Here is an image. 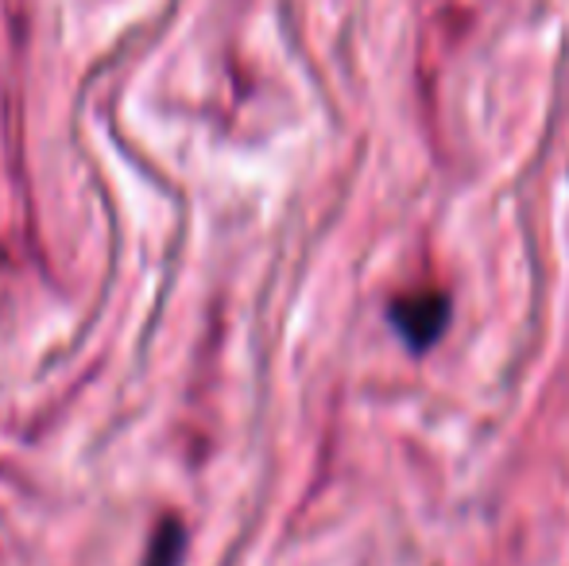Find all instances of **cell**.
<instances>
[{"label": "cell", "mask_w": 569, "mask_h": 566, "mask_svg": "<svg viewBox=\"0 0 569 566\" xmlns=\"http://www.w3.org/2000/svg\"><path fill=\"white\" fill-rule=\"evenodd\" d=\"M182 555V528L174 520H167L163 528H156V539H151V552L143 566H174Z\"/></svg>", "instance_id": "7a4b0ae2"}, {"label": "cell", "mask_w": 569, "mask_h": 566, "mask_svg": "<svg viewBox=\"0 0 569 566\" xmlns=\"http://www.w3.org/2000/svg\"><path fill=\"white\" fill-rule=\"evenodd\" d=\"M388 322L396 326V334L415 354L430 349L450 326V295L438 291V287H415V291L396 295L388 302Z\"/></svg>", "instance_id": "6da1fadb"}]
</instances>
